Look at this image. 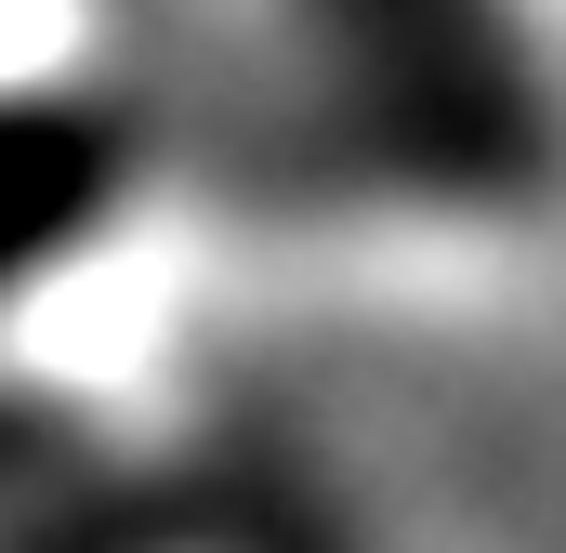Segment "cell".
I'll return each instance as SVG.
<instances>
[{
  "mask_svg": "<svg viewBox=\"0 0 566 553\" xmlns=\"http://www.w3.org/2000/svg\"><path fill=\"white\" fill-rule=\"evenodd\" d=\"M251 198L343 264H514L566 238L554 0H211Z\"/></svg>",
  "mask_w": 566,
  "mask_h": 553,
  "instance_id": "cell-1",
  "label": "cell"
}]
</instances>
